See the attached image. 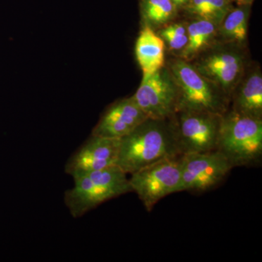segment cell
I'll return each instance as SVG.
<instances>
[{"label":"cell","instance_id":"6da1fadb","mask_svg":"<svg viewBox=\"0 0 262 262\" xmlns=\"http://www.w3.org/2000/svg\"><path fill=\"white\" fill-rule=\"evenodd\" d=\"M172 117L146 119L120 139L117 166L132 174L160 160L182 155Z\"/></svg>","mask_w":262,"mask_h":262},{"label":"cell","instance_id":"7a4b0ae2","mask_svg":"<svg viewBox=\"0 0 262 262\" xmlns=\"http://www.w3.org/2000/svg\"><path fill=\"white\" fill-rule=\"evenodd\" d=\"M127 175L116 165L72 177L75 186L64 195L71 215L80 218L108 200L133 192Z\"/></svg>","mask_w":262,"mask_h":262},{"label":"cell","instance_id":"3957f363","mask_svg":"<svg viewBox=\"0 0 262 262\" xmlns=\"http://www.w3.org/2000/svg\"><path fill=\"white\" fill-rule=\"evenodd\" d=\"M216 150L232 168L256 163L262 155V120L226 112L221 119Z\"/></svg>","mask_w":262,"mask_h":262},{"label":"cell","instance_id":"277c9868","mask_svg":"<svg viewBox=\"0 0 262 262\" xmlns=\"http://www.w3.org/2000/svg\"><path fill=\"white\" fill-rule=\"evenodd\" d=\"M168 70L178 89L177 112H206L224 115L229 99L186 60L170 61Z\"/></svg>","mask_w":262,"mask_h":262},{"label":"cell","instance_id":"5b68a950","mask_svg":"<svg viewBox=\"0 0 262 262\" xmlns=\"http://www.w3.org/2000/svg\"><path fill=\"white\" fill-rule=\"evenodd\" d=\"M182 156L160 160L130 174L133 192L138 194L148 211L165 196L179 192Z\"/></svg>","mask_w":262,"mask_h":262},{"label":"cell","instance_id":"8992f818","mask_svg":"<svg viewBox=\"0 0 262 262\" xmlns=\"http://www.w3.org/2000/svg\"><path fill=\"white\" fill-rule=\"evenodd\" d=\"M222 116L206 112L176 113L172 118L182 155L216 150Z\"/></svg>","mask_w":262,"mask_h":262},{"label":"cell","instance_id":"52a82bcc","mask_svg":"<svg viewBox=\"0 0 262 262\" xmlns=\"http://www.w3.org/2000/svg\"><path fill=\"white\" fill-rule=\"evenodd\" d=\"M146 116L155 120L171 118L178 103V89L168 69L143 76L137 91L131 96Z\"/></svg>","mask_w":262,"mask_h":262},{"label":"cell","instance_id":"ba28073f","mask_svg":"<svg viewBox=\"0 0 262 262\" xmlns=\"http://www.w3.org/2000/svg\"><path fill=\"white\" fill-rule=\"evenodd\" d=\"M232 168L228 160L218 150L183 155L179 192L211 189L222 182Z\"/></svg>","mask_w":262,"mask_h":262},{"label":"cell","instance_id":"9c48e42d","mask_svg":"<svg viewBox=\"0 0 262 262\" xmlns=\"http://www.w3.org/2000/svg\"><path fill=\"white\" fill-rule=\"evenodd\" d=\"M193 67L229 99L242 77L244 57L235 50L221 48L202 56Z\"/></svg>","mask_w":262,"mask_h":262},{"label":"cell","instance_id":"30bf717a","mask_svg":"<svg viewBox=\"0 0 262 262\" xmlns=\"http://www.w3.org/2000/svg\"><path fill=\"white\" fill-rule=\"evenodd\" d=\"M120 139L91 135L70 157L65 172L71 177L117 165Z\"/></svg>","mask_w":262,"mask_h":262},{"label":"cell","instance_id":"8fae6325","mask_svg":"<svg viewBox=\"0 0 262 262\" xmlns=\"http://www.w3.org/2000/svg\"><path fill=\"white\" fill-rule=\"evenodd\" d=\"M148 118L132 97L125 98L106 110L93 130L92 135L120 139Z\"/></svg>","mask_w":262,"mask_h":262},{"label":"cell","instance_id":"7c38bea8","mask_svg":"<svg viewBox=\"0 0 262 262\" xmlns=\"http://www.w3.org/2000/svg\"><path fill=\"white\" fill-rule=\"evenodd\" d=\"M232 111L262 120V76L259 70L253 71L237 84L232 91Z\"/></svg>","mask_w":262,"mask_h":262},{"label":"cell","instance_id":"4fadbf2b","mask_svg":"<svg viewBox=\"0 0 262 262\" xmlns=\"http://www.w3.org/2000/svg\"><path fill=\"white\" fill-rule=\"evenodd\" d=\"M136 56L143 76L152 75L165 64V42L152 29L146 26L136 43Z\"/></svg>","mask_w":262,"mask_h":262},{"label":"cell","instance_id":"5bb4252c","mask_svg":"<svg viewBox=\"0 0 262 262\" xmlns=\"http://www.w3.org/2000/svg\"><path fill=\"white\" fill-rule=\"evenodd\" d=\"M216 24L202 19L189 24L187 29L188 41L182 52V59H189L201 53L211 42L216 32Z\"/></svg>","mask_w":262,"mask_h":262},{"label":"cell","instance_id":"9a60e30c","mask_svg":"<svg viewBox=\"0 0 262 262\" xmlns=\"http://www.w3.org/2000/svg\"><path fill=\"white\" fill-rule=\"evenodd\" d=\"M224 19L220 24L221 34L224 39L230 42H244L248 34V10H234Z\"/></svg>","mask_w":262,"mask_h":262},{"label":"cell","instance_id":"2e32d148","mask_svg":"<svg viewBox=\"0 0 262 262\" xmlns=\"http://www.w3.org/2000/svg\"><path fill=\"white\" fill-rule=\"evenodd\" d=\"M173 14L171 0H144L143 15L150 25L159 26L167 23Z\"/></svg>","mask_w":262,"mask_h":262},{"label":"cell","instance_id":"e0dca14e","mask_svg":"<svg viewBox=\"0 0 262 262\" xmlns=\"http://www.w3.org/2000/svg\"><path fill=\"white\" fill-rule=\"evenodd\" d=\"M159 36L164 42L168 43L172 50L183 49L188 41L187 29L182 24H176L168 26L160 30Z\"/></svg>","mask_w":262,"mask_h":262},{"label":"cell","instance_id":"ac0fdd59","mask_svg":"<svg viewBox=\"0 0 262 262\" xmlns=\"http://www.w3.org/2000/svg\"><path fill=\"white\" fill-rule=\"evenodd\" d=\"M210 10L211 21L220 25L227 12V0H206Z\"/></svg>","mask_w":262,"mask_h":262},{"label":"cell","instance_id":"d6986e66","mask_svg":"<svg viewBox=\"0 0 262 262\" xmlns=\"http://www.w3.org/2000/svg\"><path fill=\"white\" fill-rule=\"evenodd\" d=\"M190 9L193 13H195L206 20H211L210 10L206 0H192Z\"/></svg>","mask_w":262,"mask_h":262},{"label":"cell","instance_id":"ffe728a7","mask_svg":"<svg viewBox=\"0 0 262 262\" xmlns=\"http://www.w3.org/2000/svg\"><path fill=\"white\" fill-rule=\"evenodd\" d=\"M171 1L173 2L175 5H180L185 3L187 0H171Z\"/></svg>","mask_w":262,"mask_h":262},{"label":"cell","instance_id":"44dd1931","mask_svg":"<svg viewBox=\"0 0 262 262\" xmlns=\"http://www.w3.org/2000/svg\"><path fill=\"white\" fill-rule=\"evenodd\" d=\"M246 1H249V0H246Z\"/></svg>","mask_w":262,"mask_h":262}]
</instances>
